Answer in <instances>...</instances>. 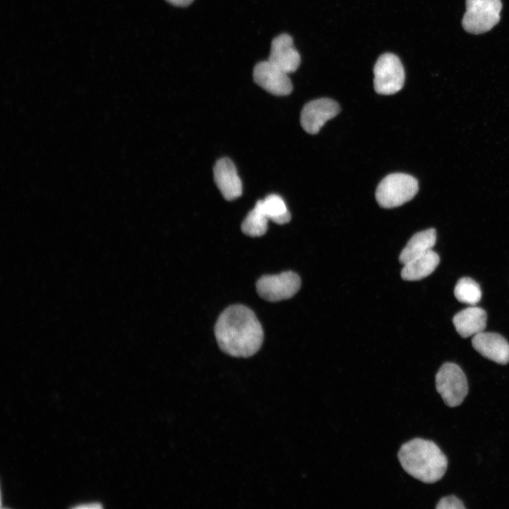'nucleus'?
<instances>
[{
    "instance_id": "f257e3e1",
    "label": "nucleus",
    "mask_w": 509,
    "mask_h": 509,
    "mask_svg": "<svg viewBox=\"0 0 509 509\" xmlns=\"http://www.w3.org/2000/svg\"><path fill=\"white\" fill-rule=\"evenodd\" d=\"M214 332L219 348L234 357L252 356L264 340L259 321L252 310L242 305L225 309L216 321Z\"/></svg>"
},
{
    "instance_id": "f03ea898",
    "label": "nucleus",
    "mask_w": 509,
    "mask_h": 509,
    "mask_svg": "<svg viewBox=\"0 0 509 509\" xmlns=\"http://www.w3.org/2000/svg\"><path fill=\"white\" fill-rule=\"evenodd\" d=\"M397 456L404 471L423 483L439 481L447 470L446 456L431 440L414 438L401 446Z\"/></svg>"
},
{
    "instance_id": "7ed1b4c3",
    "label": "nucleus",
    "mask_w": 509,
    "mask_h": 509,
    "mask_svg": "<svg viewBox=\"0 0 509 509\" xmlns=\"http://www.w3.org/2000/svg\"><path fill=\"white\" fill-rule=\"evenodd\" d=\"M419 190L417 180L401 172L385 177L378 185L375 198L382 208L391 209L411 200Z\"/></svg>"
},
{
    "instance_id": "20e7f679",
    "label": "nucleus",
    "mask_w": 509,
    "mask_h": 509,
    "mask_svg": "<svg viewBox=\"0 0 509 509\" xmlns=\"http://www.w3.org/2000/svg\"><path fill=\"white\" fill-rule=\"evenodd\" d=\"M501 0H466L463 28L472 34H481L491 30L500 21Z\"/></svg>"
},
{
    "instance_id": "39448f33",
    "label": "nucleus",
    "mask_w": 509,
    "mask_h": 509,
    "mask_svg": "<svg viewBox=\"0 0 509 509\" xmlns=\"http://www.w3.org/2000/svg\"><path fill=\"white\" fill-rule=\"evenodd\" d=\"M435 387L450 407L461 404L469 390L467 377L461 368L450 362L443 363L437 372Z\"/></svg>"
},
{
    "instance_id": "423d86ee",
    "label": "nucleus",
    "mask_w": 509,
    "mask_h": 509,
    "mask_svg": "<svg viewBox=\"0 0 509 509\" xmlns=\"http://www.w3.org/2000/svg\"><path fill=\"white\" fill-rule=\"evenodd\" d=\"M374 89L381 95H392L404 86L405 73L399 57L392 53H385L377 59L374 68Z\"/></svg>"
},
{
    "instance_id": "0eeeda50",
    "label": "nucleus",
    "mask_w": 509,
    "mask_h": 509,
    "mask_svg": "<svg viewBox=\"0 0 509 509\" xmlns=\"http://www.w3.org/2000/svg\"><path fill=\"white\" fill-rule=\"evenodd\" d=\"M300 279L293 271L264 275L256 283L257 292L265 300L277 302L293 297L300 289Z\"/></svg>"
},
{
    "instance_id": "6e6552de",
    "label": "nucleus",
    "mask_w": 509,
    "mask_h": 509,
    "mask_svg": "<svg viewBox=\"0 0 509 509\" xmlns=\"http://www.w3.org/2000/svg\"><path fill=\"white\" fill-rule=\"evenodd\" d=\"M339 104L330 98H319L305 104L300 113V124L310 134L319 132L326 122L337 116Z\"/></svg>"
},
{
    "instance_id": "1a4fd4ad",
    "label": "nucleus",
    "mask_w": 509,
    "mask_h": 509,
    "mask_svg": "<svg viewBox=\"0 0 509 509\" xmlns=\"http://www.w3.org/2000/svg\"><path fill=\"white\" fill-rule=\"evenodd\" d=\"M288 74L268 60L257 63L253 69L254 81L275 95H287L291 93L293 85Z\"/></svg>"
},
{
    "instance_id": "9d476101",
    "label": "nucleus",
    "mask_w": 509,
    "mask_h": 509,
    "mask_svg": "<svg viewBox=\"0 0 509 509\" xmlns=\"http://www.w3.org/2000/svg\"><path fill=\"white\" fill-rule=\"evenodd\" d=\"M267 60L287 74L297 70L300 64V56L291 35L282 33L274 38Z\"/></svg>"
},
{
    "instance_id": "9b49d317",
    "label": "nucleus",
    "mask_w": 509,
    "mask_h": 509,
    "mask_svg": "<svg viewBox=\"0 0 509 509\" xmlns=\"http://www.w3.org/2000/svg\"><path fill=\"white\" fill-rule=\"evenodd\" d=\"M472 344L484 358L501 365L509 363V343L501 334L482 332L474 336Z\"/></svg>"
},
{
    "instance_id": "f8f14e48",
    "label": "nucleus",
    "mask_w": 509,
    "mask_h": 509,
    "mask_svg": "<svg viewBox=\"0 0 509 509\" xmlns=\"http://www.w3.org/2000/svg\"><path fill=\"white\" fill-rule=\"evenodd\" d=\"M213 177L216 185L226 200H234L242 195L241 180L234 163L229 158H223L216 161Z\"/></svg>"
},
{
    "instance_id": "ddd939ff",
    "label": "nucleus",
    "mask_w": 509,
    "mask_h": 509,
    "mask_svg": "<svg viewBox=\"0 0 509 509\" xmlns=\"http://www.w3.org/2000/svg\"><path fill=\"white\" fill-rule=\"evenodd\" d=\"M486 311L479 307H469L457 312L452 319L457 333L463 338L474 336L484 331L486 326Z\"/></svg>"
},
{
    "instance_id": "4468645a",
    "label": "nucleus",
    "mask_w": 509,
    "mask_h": 509,
    "mask_svg": "<svg viewBox=\"0 0 509 509\" xmlns=\"http://www.w3.org/2000/svg\"><path fill=\"white\" fill-rule=\"evenodd\" d=\"M440 262L438 255L431 250L404 264L402 278L406 281H418L429 276Z\"/></svg>"
},
{
    "instance_id": "2eb2a0df",
    "label": "nucleus",
    "mask_w": 509,
    "mask_h": 509,
    "mask_svg": "<svg viewBox=\"0 0 509 509\" xmlns=\"http://www.w3.org/2000/svg\"><path fill=\"white\" fill-rule=\"evenodd\" d=\"M436 242V232L429 228L414 234L401 252L399 257L403 265L413 259L419 257L431 250Z\"/></svg>"
},
{
    "instance_id": "dca6fc26",
    "label": "nucleus",
    "mask_w": 509,
    "mask_h": 509,
    "mask_svg": "<svg viewBox=\"0 0 509 509\" xmlns=\"http://www.w3.org/2000/svg\"><path fill=\"white\" fill-rule=\"evenodd\" d=\"M268 221L261 200H259L243 220L241 230L245 235L250 237L262 236L267 230Z\"/></svg>"
},
{
    "instance_id": "f3484780",
    "label": "nucleus",
    "mask_w": 509,
    "mask_h": 509,
    "mask_svg": "<svg viewBox=\"0 0 509 509\" xmlns=\"http://www.w3.org/2000/svg\"><path fill=\"white\" fill-rule=\"evenodd\" d=\"M262 206L269 220L282 225L290 221L291 216L285 201L278 194H272L261 200Z\"/></svg>"
},
{
    "instance_id": "a211bd4d",
    "label": "nucleus",
    "mask_w": 509,
    "mask_h": 509,
    "mask_svg": "<svg viewBox=\"0 0 509 509\" xmlns=\"http://www.w3.org/2000/svg\"><path fill=\"white\" fill-rule=\"evenodd\" d=\"M454 294L458 301L472 305L479 303L481 298L480 286L469 277L459 279L455 287Z\"/></svg>"
},
{
    "instance_id": "6ab92c4d",
    "label": "nucleus",
    "mask_w": 509,
    "mask_h": 509,
    "mask_svg": "<svg viewBox=\"0 0 509 509\" xmlns=\"http://www.w3.org/2000/svg\"><path fill=\"white\" fill-rule=\"evenodd\" d=\"M438 509H464L463 503L453 495L442 498L436 505Z\"/></svg>"
},
{
    "instance_id": "aec40b11",
    "label": "nucleus",
    "mask_w": 509,
    "mask_h": 509,
    "mask_svg": "<svg viewBox=\"0 0 509 509\" xmlns=\"http://www.w3.org/2000/svg\"><path fill=\"white\" fill-rule=\"evenodd\" d=\"M175 6L185 7L191 4L194 0H165Z\"/></svg>"
}]
</instances>
